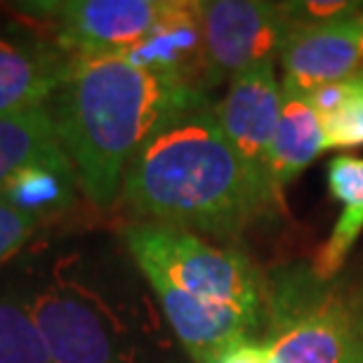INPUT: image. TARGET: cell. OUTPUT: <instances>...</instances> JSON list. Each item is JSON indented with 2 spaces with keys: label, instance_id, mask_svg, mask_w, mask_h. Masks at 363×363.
<instances>
[{
  "label": "cell",
  "instance_id": "cell-1",
  "mask_svg": "<svg viewBox=\"0 0 363 363\" xmlns=\"http://www.w3.org/2000/svg\"><path fill=\"white\" fill-rule=\"evenodd\" d=\"M206 104V92L165 81L123 55H74L50 113L78 186L94 206L108 208L137 151Z\"/></svg>",
  "mask_w": 363,
  "mask_h": 363
},
{
  "label": "cell",
  "instance_id": "cell-2",
  "mask_svg": "<svg viewBox=\"0 0 363 363\" xmlns=\"http://www.w3.org/2000/svg\"><path fill=\"white\" fill-rule=\"evenodd\" d=\"M121 201L151 222L215 236L241 234L281 206L238 156L210 104L170 123L137 151Z\"/></svg>",
  "mask_w": 363,
  "mask_h": 363
},
{
  "label": "cell",
  "instance_id": "cell-3",
  "mask_svg": "<svg viewBox=\"0 0 363 363\" xmlns=\"http://www.w3.org/2000/svg\"><path fill=\"white\" fill-rule=\"evenodd\" d=\"M125 243L144 276L163 279L201 300L229 304L262 323V279L243 255L215 248L191 231L158 222L128 227Z\"/></svg>",
  "mask_w": 363,
  "mask_h": 363
},
{
  "label": "cell",
  "instance_id": "cell-4",
  "mask_svg": "<svg viewBox=\"0 0 363 363\" xmlns=\"http://www.w3.org/2000/svg\"><path fill=\"white\" fill-rule=\"evenodd\" d=\"M264 311L276 363H363L350 302L314 272L276 276Z\"/></svg>",
  "mask_w": 363,
  "mask_h": 363
},
{
  "label": "cell",
  "instance_id": "cell-5",
  "mask_svg": "<svg viewBox=\"0 0 363 363\" xmlns=\"http://www.w3.org/2000/svg\"><path fill=\"white\" fill-rule=\"evenodd\" d=\"M208 90L234 81L257 64L276 62L288 33L283 3L208 0L201 3Z\"/></svg>",
  "mask_w": 363,
  "mask_h": 363
},
{
  "label": "cell",
  "instance_id": "cell-6",
  "mask_svg": "<svg viewBox=\"0 0 363 363\" xmlns=\"http://www.w3.org/2000/svg\"><path fill=\"white\" fill-rule=\"evenodd\" d=\"M170 0H69L35 3V17L50 19L55 45L67 55H125L144 40Z\"/></svg>",
  "mask_w": 363,
  "mask_h": 363
},
{
  "label": "cell",
  "instance_id": "cell-7",
  "mask_svg": "<svg viewBox=\"0 0 363 363\" xmlns=\"http://www.w3.org/2000/svg\"><path fill=\"white\" fill-rule=\"evenodd\" d=\"M281 99L283 92L274 62L257 64L231 81L215 113L243 163L283 203L272 184V147L281 118Z\"/></svg>",
  "mask_w": 363,
  "mask_h": 363
},
{
  "label": "cell",
  "instance_id": "cell-8",
  "mask_svg": "<svg viewBox=\"0 0 363 363\" xmlns=\"http://www.w3.org/2000/svg\"><path fill=\"white\" fill-rule=\"evenodd\" d=\"M283 83L311 94L363 71V10L321 26L288 28L281 48Z\"/></svg>",
  "mask_w": 363,
  "mask_h": 363
},
{
  "label": "cell",
  "instance_id": "cell-9",
  "mask_svg": "<svg viewBox=\"0 0 363 363\" xmlns=\"http://www.w3.org/2000/svg\"><path fill=\"white\" fill-rule=\"evenodd\" d=\"M128 62L170 83L208 94V60L203 40L201 3L170 0L142 43L130 48Z\"/></svg>",
  "mask_w": 363,
  "mask_h": 363
},
{
  "label": "cell",
  "instance_id": "cell-10",
  "mask_svg": "<svg viewBox=\"0 0 363 363\" xmlns=\"http://www.w3.org/2000/svg\"><path fill=\"white\" fill-rule=\"evenodd\" d=\"M168 321L196 363H217L231 345L248 340L259 328L257 321L229 304L201 300L170 286L168 281L147 276Z\"/></svg>",
  "mask_w": 363,
  "mask_h": 363
},
{
  "label": "cell",
  "instance_id": "cell-11",
  "mask_svg": "<svg viewBox=\"0 0 363 363\" xmlns=\"http://www.w3.org/2000/svg\"><path fill=\"white\" fill-rule=\"evenodd\" d=\"M31 314L52 363H118L111 333L81 297L48 290L31 300Z\"/></svg>",
  "mask_w": 363,
  "mask_h": 363
},
{
  "label": "cell",
  "instance_id": "cell-12",
  "mask_svg": "<svg viewBox=\"0 0 363 363\" xmlns=\"http://www.w3.org/2000/svg\"><path fill=\"white\" fill-rule=\"evenodd\" d=\"M71 55L45 43L0 40V116L45 106L69 74Z\"/></svg>",
  "mask_w": 363,
  "mask_h": 363
},
{
  "label": "cell",
  "instance_id": "cell-13",
  "mask_svg": "<svg viewBox=\"0 0 363 363\" xmlns=\"http://www.w3.org/2000/svg\"><path fill=\"white\" fill-rule=\"evenodd\" d=\"M328 191L340 206L333 234L314 257L311 272L318 281L328 283L342 269L347 255L363 234V158L361 156H335L328 163Z\"/></svg>",
  "mask_w": 363,
  "mask_h": 363
},
{
  "label": "cell",
  "instance_id": "cell-14",
  "mask_svg": "<svg viewBox=\"0 0 363 363\" xmlns=\"http://www.w3.org/2000/svg\"><path fill=\"white\" fill-rule=\"evenodd\" d=\"M281 118L272 147V184L283 199V189L316 161L323 147L318 113L307 94L281 85Z\"/></svg>",
  "mask_w": 363,
  "mask_h": 363
},
{
  "label": "cell",
  "instance_id": "cell-15",
  "mask_svg": "<svg viewBox=\"0 0 363 363\" xmlns=\"http://www.w3.org/2000/svg\"><path fill=\"white\" fill-rule=\"evenodd\" d=\"M67 158L48 106L0 116V191L24 168Z\"/></svg>",
  "mask_w": 363,
  "mask_h": 363
},
{
  "label": "cell",
  "instance_id": "cell-16",
  "mask_svg": "<svg viewBox=\"0 0 363 363\" xmlns=\"http://www.w3.org/2000/svg\"><path fill=\"white\" fill-rule=\"evenodd\" d=\"M78 177L71 161L40 163L17 172L5 189L0 191V201L31 217H55L74 203Z\"/></svg>",
  "mask_w": 363,
  "mask_h": 363
},
{
  "label": "cell",
  "instance_id": "cell-17",
  "mask_svg": "<svg viewBox=\"0 0 363 363\" xmlns=\"http://www.w3.org/2000/svg\"><path fill=\"white\" fill-rule=\"evenodd\" d=\"M307 97L321 121L325 149L363 147V71Z\"/></svg>",
  "mask_w": 363,
  "mask_h": 363
},
{
  "label": "cell",
  "instance_id": "cell-18",
  "mask_svg": "<svg viewBox=\"0 0 363 363\" xmlns=\"http://www.w3.org/2000/svg\"><path fill=\"white\" fill-rule=\"evenodd\" d=\"M0 363H52L31 302L17 295L0 297Z\"/></svg>",
  "mask_w": 363,
  "mask_h": 363
},
{
  "label": "cell",
  "instance_id": "cell-19",
  "mask_svg": "<svg viewBox=\"0 0 363 363\" xmlns=\"http://www.w3.org/2000/svg\"><path fill=\"white\" fill-rule=\"evenodd\" d=\"M361 10L363 5L354 3V0H297V3H283L288 28L330 24V21L352 17V14Z\"/></svg>",
  "mask_w": 363,
  "mask_h": 363
},
{
  "label": "cell",
  "instance_id": "cell-20",
  "mask_svg": "<svg viewBox=\"0 0 363 363\" xmlns=\"http://www.w3.org/2000/svg\"><path fill=\"white\" fill-rule=\"evenodd\" d=\"M33 229L35 222L31 217L21 215L19 210H14L5 201H0V262L14 255L31 238Z\"/></svg>",
  "mask_w": 363,
  "mask_h": 363
},
{
  "label": "cell",
  "instance_id": "cell-21",
  "mask_svg": "<svg viewBox=\"0 0 363 363\" xmlns=\"http://www.w3.org/2000/svg\"><path fill=\"white\" fill-rule=\"evenodd\" d=\"M217 363H276V357L267 340H241L231 345Z\"/></svg>",
  "mask_w": 363,
  "mask_h": 363
},
{
  "label": "cell",
  "instance_id": "cell-22",
  "mask_svg": "<svg viewBox=\"0 0 363 363\" xmlns=\"http://www.w3.org/2000/svg\"><path fill=\"white\" fill-rule=\"evenodd\" d=\"M350 309H352L354 328H357V335H359V342H361V350H363V290L350 302Z\"/></svg>",
  "mask_w": 363,
  "mask_h": 363
}]
</instances>
